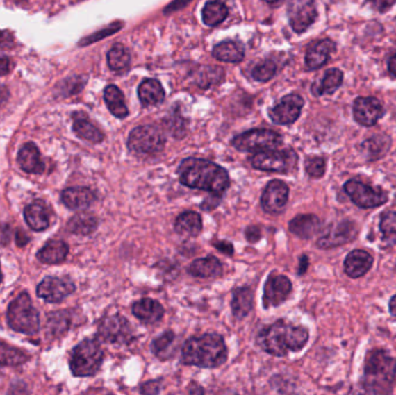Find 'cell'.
Instances as JSON below:
<instances>
[{
  "label": "cell",
  "mask_w": 396,
  "mask_h": 395,
  "mask_svg": "<svg viewBox=\"0 0 396 395\" xmlns=\"http://www.w3.org/2000/svg\"><path fill=\"white\" fill-rule=\"evenodd\" d=\"M132 313L135 318L139 319L144 323L152 325V323L159 322L163 318L165 310L159 301L151 299V298H144L132 305Z\"/></svg>",
  "instance_id": "21"
},
{
  "label": "cell",
  "mask_w": 396,
  "mask_h": 395,
  "mask_svg": "<svg viewBox=\"0 0 396 395\" xmlns=\"http://www.w3.org/2000/svg\"><path fill=\"white\" fill-rule=\"evenodd\" d=\"M166 138L154 126H140L132 130L128 138L129 150L138 156H151L161 152Z\"/></svg>",
  "instance_id": "8"
},
{
  "label": "cell",
  "mask_w": 396,
  "mask_h": 395,
  "mask_svg": "<svg viewBox=\"0 0 396 395\" xmlns=\"http://www.w3.org/2000/svg\"><path fill=\"white\" fill-rule=\"evenodd\" d=\"M357 235V228L354 223L344 221L337 224L330 225L324 235L317 240V246L321 249H330L344 245L351 242Z\"/></svg>",
  "instance_id": "17"
},
{
  "label": "cell",
  "mask_w": 396,
  "mask_h": 395,
  "mask_svg": "<svg viewBox=\"0 0 396 395\" xmlns=\"http://www.w3.org/2000/svg\"><path fill=\"white\" fill-rule=\"evenodd\" d=\"M227 360V346L222 336L215 333L194 336L184 343L181 362L184 365L215 369Z\"/></svg>",
  "instance_id": "3"
},
{
  "label": "cell",
  "mask_w": 396,
  "mask_h": 395,
  "mask_svg": "<svg viewBox=\"0 0 396 395\" xmlns=\"http://www.w3.org/2000/svg\"><path fill=\"white\" fill-rule=\"evenodd\" d=\"M344 190L350 197L351 201L357 207L363 208V209L380 207L388 200V195L386 194L385 190L366 185L365 182L358 178L349 180L344 185Z\"/></svg>",
  "instance_id": "11"
},
{
  "label": "cell",
  "mask_w": 396,
  "mask_h": 395,
  "mask_svg": "<svg viewBox=\"0 0 396 395\" xmlns=\"http://www.w3.org/2000/svg\"><path fill=\"white\" fill-rule=\"evenodd\" d=\"M174 339H175V334L172 330L163 333V335H160L153 341L152 346H151L152 353L156 357H159L160 360H166L165 357L168 356V349L174 342Z\"/></svg>",
  "instance_id": "43"
},
{
  "label": "cell",
  "mask_w": 396,
  "mask_h": 395,
  "mask_svg": "<svg viewBox=\"0 0 396 395\" xmlns=\"http://www.w3.org/2000/svg\"><path fill=\"white\" fill-rule=\"evenodd\" d=\"M281 135L269 129H254L240 133L232 140L233 146L242 152H261L281 146Z\"/></svg>",
  "instance_id": "9"
},
{
  "label": "cell",
  "mask_w": 396,
  "mask_h": 395,
  "mask_svg": "<svg viewBox=\"0 0 396 395\" xmlns=\"http://www.w3.org/2000/svg\"><path fill=\"white\" fill-rule=\"evenodd\" d=\"M335 48L336 44L331 40H323L321 42L316 43L306 53V67L309 70H316L323 67L329 60L330 53H333Z\"/></svg>",
  "instance_id": "25"
},
{
  "label": "cell",
  "mask_w": 396,
  "mask_h": 395,
  "mask_svg": "<svg viewBox=\"0 0 396 395\" xmlns=\"http://www.w3.org/2000/svg\"><path fill=\"white\" fill-rule=\"evenodd\" d=\"M182 185L188 188L210 192L222 197L229 187V173L225 168L199 158H187L177 169Z\"/></svg>",
  "instance_id": "1"
},
{
  "label": "cell",
  "mask_w": 396,
  "mask_h": 395,
  "mask_svg": "<svg viewBox=\"0 0 396 395\" xmlns=\"http://www.w3.org/2000/svg\"><path fill=\"white\" fill-rule=\"evenodd\" d=\"M191 0H173L172 4L168 5L166 8H165V13L168 15V13H173V12L179 11L181 8H185Z\"/></svg>",
  "instance_id": "48"
},
{
  "label": "cell",
  "mask_w": 396,
  "mask_h": 395,
  "mask_svg": "<svg viewBox=\"0 0 396 395\" xmlns=\"http://www.w3.org/2000/svg\"><path fill=\"white\" fill-rule=\"evenodd\" d=\"M304 107V99L298 94H288L281 99L274 108L269 112L271 121L276 124L288 126L298 119Z\"/></svg>",
  "instance_id": "16"
},
{
  "label": "cell",
  "mask_w": 396,
  "mask_h": 395,
  "mask_svg": "<svg viewBox=\"0 0 396 395\" xmlns=\"http://www.w3.org/2000/svg\"><path fill=\"white\" fill-rule=\"evenodd\" d=\"M261 237V230L257 228V226H249L247 228L246 230V238L248 242H251V244H255V242L260 240Z\"/></svg>",
  "instance_id": "50"
},
{
  "label": "cell",
  "mask_w": 396,
  "mask_h": 395,
  "mask_svg": "<svg viewBox=\"0 0 396 395\" xmlns=\"http://www.w3.org/2000/svg\"><path fill=\"white\" fill-rule=\"evenodd\" d=\"M380 230L386 244L396 245V212L389 211L382 216Z\"/></svg>",
  "instance_id": "42"
},
{
  "label": "cell",
  "mask_w": 396,
  "mask_h": 395,
  "mask_svg": "<svg viewBox=\"0 0 396 395\" xmlns=\"http://www.w3.org/2000/svg\"><path fill=\"white\" fill-rule=\"evenodd\" d=\"M17 164L22 171L29 174H42L45 169L40 150L33 143L24 144L21 147L17 153Z\"/></svg>",
  "instance_id": "20"
},
{
  "label": "cell",
  "mask_w": 396,
  "mask_h": 395,
  "mask_svg": "<svg viewBox=\"0 0 396 395\" xmlns=\"http://www.w3.org/2000/svg\"><path fill=\"white\" fill-rule=\"evenodd\" d=\"M71 315L67 311L52 312L48 315V329L52 336H62L69 330Z\"/></svg>",
  "instance_id": "39"
},
{
  "label": "cell",
  "mask_w": 396,
  "mask_h": 395,
  "mask_svg": "<svg viewBox=\"0 0 396 395\" xmlns=\"http://www.w3.org/2000/svg\"><path fill=\"white\" fill-rule=\"evenodd\" d=\"M73 117V131L76 133V136L90 143H101L104 140V133L97 126H94L86 116L83 114H74Z\"/></svg>",
  "instance_id": "28"
},
{
  "label": "cell",
  "mask_w": 396,
  "mask_h": 395,
  "mask_svg": "<svg viewBox=\"0 0 396 395\" xmlns=\"http://www.w3.org/2000/svg\"><path fill=\"white\" fill-rule=\"evenodd\" d=\"M250 162L255 169L272 173L288 174L295 171L298 164V156L292 149L286 150H265L257 152L250 158Z\"/></svg>",
  "instance_id": "7"
},
{
  "label": "cell",
  "mask_w": 396,
  "mask_h": 395,
  "mask_svg": "<svg viewBox=\"0 0 396 395\" xmlns=\"http://www.w3.org/2000/svg\"><path fill=\"white\" fill-rule=\"evenodd\" d=\"M288 187L281 180H272L264 188L261 196V205L267 214H279L288 203Z\"/></svg>",
  "instance_id": "13"
},
{
  "label": "cell",
  "mask_w": 396,
  "mask_h": 395,
  "mask_svg": "<svg viewBox=\"0 0 396 395\" xmlns=\"http://www.w3.org/2000/svg\"><path fill=\"white\" fill-rule=\"evenodd\" d=\"M95 201V194L87 187H71L62 192V202L71 210H83Z\"/></svg>",
  "instance_id": "19"
},
{
  "label": "cell",
  "mask_w": 396,
  "mask_h": 395,
  "mask_svg": "<svg viewBox=\"0 0 396 395\" xmlns=\"http://www.w3.org/2000/svg\"><path fill=\"white\" fill-rule=\"evenodd\" d=\"M383 115V107L375 98H358L354 103V119L361 126H372Z\"/></svg>",
  "instance_id": "18"
},
{
  "label": "cell",
  "mask_w": 396,
  "mask_h": 395,
  "mask_svg": "<svg viewBox=\"0 0 396 395\" xmlns=\"http://www.w3.org/2000/svg\"><path fill=\"white\" fill-rule=\"evenodd\" d=\"M159 391V380L149 381L142 386V393L144 394H156Z\"/></svg>",
  "instance_id": "49"
},
{
  "label": "cell",
  "mask_w": 396,
  "mask_h": 395,
  "mask_svg": "<svg viewBox=\"0 0 396 395\" xmlns=\"http://www.w3.org/2000/svg\"><path fill=\"white\" fill-rule=\"evenodd\" d=\"M373 259L365 251L356 249L347 256L344 261V270L352 278L364 276L368 270L371 269Z\"/></svg>",
  "instance_id": "24"
},
{
  "label": "cell",
  "mask_w": 396,
  "mask_h": 395,
  "mask_svg": "<svg viewBox=\"0 0 396 395\" xmlns=\"http://www.w3.org/2000/svg\"><path fill=\"white\" fill-rule=\"evenodd\" d=\"M12 41V37H10L8 32H3L0 31V47H7L8 43Z\"/></svg>",
  "instance_id": "54"
},
{
  "label": "cell",
  "mask_w": 396,
  "mask_h": 395,
  "mask_svg": "<svg viewBox=\"0 0 396 395\" xmlns=\"http://www.w3.org/2000/svg\"><path fill=\"white\" fill-rule=\"evenodd\" d=\"M28 242H29V237H28V235H26L24 231H21V230L20 231H17V245L22 247V246L26 245Z\"/></svg>",
  "instance_id": "53"
},
{
  "label": "cell",
  "mask_w": 396,
  "mask_h": 395,
  "mask_svg": "<svg viewBox=\"0 0 396 395\" xmlns=\"http://www.w3.org/2000/svg\"><path fill=\"white\" fill-rule=\"evenodd\" d=\"M203 228L201 215L194 211H187L181 214L175 221V231L183 237H196Z\"/></svg>",
  "instance_id": "32"
},
{
  "label": "cell",
  "mask_w": 396,
  "mask_h": 395,
  "mask_svg": "<svg viewBox=\"0 0 396 395\" xmlns=\"http://www.w3.org/2000/svg\"><path fill=\"white\" fill-rule=\"evenodd\" d=\"M130 60H131V57H130L129 50L121 43H116L108 51V67H110L113 71L124 70L130 65Z\"/></svg>",
  "instance_id": "38"
},
{
  "label": "cell",
  "mask_w": 396,
  "mask_h": 395,
  "mask_svg": "<svg viewBox=\"0 0 396 395\" xmlns=\"http://www.w3.org/2000/svg\"><path fill=\"white\" fill-rule=\"evenodd\" d=\"M104 101H106L109 112L115 117L125 119L129 115V109L125 105L124 96L117 86L109 85L106 87L104 90Z\"/></svg>",
  "instance_id": "33"
},
{
  "label": "cell",
  "mask_w": 396,
  "mask_h": 395,
  "mask_svg": "<svg viewBox=\"0 0 396 395\" xmlns=\"http://www.w3.org/2000/svg\"><path fill=\"white\" fill-rule=\"evenodd\" d=\"M28 360H29V356L24 351L0 341V365L1 367H17V365L26 363Z\"/></svg>",
  "instance_id": "37"
},
{
  "label": "cell",
  "mask_w": 396,
  "mask_h": 395,
  "mask_svg": "<svg viewBox=\"0 0 396 395\" xmlns=\"http://www.w3.org/2000/svg\"><path fill=\"white\" fill-rule=\"evenodd\" d=\"M0 283H1V269H0Z\"/></svg>",
  "instance_id": "59"
},
{
  "label": "cell",
  "mask_w": 396,
  "mask_h": 395,
  "mask_svg": "<svg viewBox=\"0 0 396 395\" xmlns=\"http://www.w3.org/2000/svg\"><path fill=\"white\" fill-rule=\"evenodd\" d=\"M265 1L267 4L271 5V6H278V5H281L284 0H263Z\"/></svg>",
  "instance_id": "58"
},
{
  "label": "cell",
  "mask_w": 396,
  "mask_h": 395,
  "mask_svg": "<svg viewBox=\"0 0 396 395\" xmlns=\"http://www.w3.org/2000/svg\"><path fill=\"white\" fill-rule=\"evenodd\" d=\"M388 70L394 77H396V53L390 58V60H389Z\"/></svg>",
  "instance_id": "55"
},
{
  "label": "cell",
  "mask_w": 396,
  "mask_h": 395,
  "mask_svg": "<svg viewBox=\"0 0 396 395\" xmlns=\"http://www.w3.org/2000/svg\"><path fill=\"white\" fill-rule=\"evenodd\" d=\"M104 350L97 339H85L73 349L69 367L76 377H92L100 370Z\"/></svg>",
  "instance_id": "6"
},
{
  "label": "cell",
  "mask_w": 396,
  "mask_h": 395,
  "mask_svg": "<svg viewBox=\"0 0 396 395\" xmlns=\"http://www.w3.org/2000/svg\"><path fill=\"white\" fill-rule=\"evenodd\" d=\"M368 1L375 11L381 12V13L390 10L396 3V0H368Z\"/></svg>",
  "instance_id": "47"
},
{
  "label": "cell",
  "mask_w": 396,
  "mask_h": 395,
  "mask_svg": "<svg viewBox=\"0 0 396 395\" xmlns=\"http://www.w3.org/2000/svg\"><path fill=\"white\" fill-rule=\"evenodd\" d=\"M69 254V246L62 240H50L38 253V259L45 264H59L64 262Z\"/></svg>",
  "instance_id": "26"
},
{
  "label": "cell",
  "mask_w": 396,
  "mask_h": 395,
  "mask_svg": "<svg viewBox=\"0 0 396 395\" xmlns=\"http://www.w3.org/2000/svg\"><path fill=\"white\" fill-rule=\"evenodd\" d=\"M97 225L99 221L93 215L80 212L69 219L67 231L76 235H90L97 231Z\"/></svg>",
  "instance_id": "36"
},
{
  "label": "cell",
  "mask_w": 396,
  "mask_h": 395,
  "mask_svg": "<svg viewBox=\"0 0 396 395\" xmlns=\"http://www.w3.org/2000/svg\"><path fill=\"white\" fill-rule=\"evenodd\" d=\"M122 27H123V22H114V24H111V25L101 29L99 32L94 33V34L88 36V37H85V39L79 43V46H87V44H90V43L100 41V40L104 39V37H107V36L113 35L115 33H117L118 31H121Z\"/></svg>",
  "instance_id": "45"
},
{
  "label": "cell",
  "mask_w": 396,
  "mask_h": 395,
  "mask_svg": "<svg viewBox=\"0 0 396 395\" xmlns=\"http://www.w3.org/2000/svg\"><path fill=\"white\" fill-rule=\"evenodd\" d=\"M308 332L302 326L278 320L264 327L257 336V344L272 356H286L290 351H299L308 341Z\"/></svg>",
  "instance_id": "2"
},
{
  "label": "cell",
  "mask_w": 396,
  "mask_h": 395,
  "mask_svg": "<svg viewBox=\"0 0 396 395\" xmlns=\"http://www.w3.org/2000/svg\"><path fill=\"white\" fill-rule=\"evenodd\" d=\"M229 15L226 0H211L205 4L201 11V18L205 25L215 27L222 24Z\"/></svg>",
  "instance_id": "35"
},
{
  "label": "cell",
  "mask_w": 396,
  "mask_h": 395,
  "mask_svg": "<svg viewBox=\"0 0 396 395\" xmlns=\"http://www.w3.org/2000/svg\"><path fill=\"white\" fill-rule=\"evenodd\" d=\"M24 219L33 231L42 232L50 225L49 209L42 201H35L24 209Z\"/></svg>",
  "instance_id": "22"
},
{
  "label": "cell",
  "mask_w": 396,
  "mask_h": 395,
  "mask_svg": "<svg viewBox=\"0 0 396 395\" xmlns=\"http://www.w3.org/2000/svg\"><path fill=\"white\" fill-rule=\"evenodd\" d=\"M165 126L174 138H183L187 133V121L181 115L180 110H173L165 119Z\"/></svg>",
  "instance_id": "41"
},
{
  "label": "cell",
  "mask_w": 396,
  "mask_h": 395,
  "mask_svg": "<svg viewBox=\"0 0 396 395\" xmlns=\"http://www.w3.org/2000/svg\"><path fill=\"white\" fill-rule=\"evenodd\" d=\"M343 81V74L338 69H330L326 71L322 79L313 84L312 92L315 96L333 94L340 88Z\"/></svg>",
  "instance_id": "34"
},
{
  "label": "cell",
  "mask_w": 396,
  "mask_h": 395,
  "mask_svg": "<svg viewBox=\"0 0 396 395\" xmlns=\"http://www.w3.org/2000/svg\"><path fill=\"white\" fill-rule=\"evenodd\" d=\"M288 17L295 33L306 32L317 18L314 0H290Z\"/></svg>",
  "instance_id": "12"
},
{
  "label": "cell",
  "mask_w": 396,
  "mask_h": 395,
  "mask_svg": "<svg viewBox=\"0 0 396 395\" xmlns=\"http://www.w3.org/2000/svg\"><path fill=\"white\" fill-rule=\"evenodd\" d=\"M291 291L292 283L288 277L271 274L264 284V308H276L278 305L283 304Z\"/></svg>",
  "instance_id": "14"
},
{
  "label": "cell",
  "mask_w": 396,
  "mask_h": 395,
  "mask_svg": "<svg viewBox=\"0 0 396 395\" xmlns=\"http://www.w3.org/2000/svg\"><path fill=\"white\" fill-rule=\"evenodd\" d=\"M10 71V62L6 57H0V77L6 76Z\"/></svg>",
  "instance_id": "52"
},
{
  "label": "cell",
  "mask_w": 396,
  "mask_h": 395,
  "mask_svg": "<svg viewBox=\"0 0 396 395\" xmlns=\"http://www.w3.org/2000/svg\"><path fill=\"white\" fill-rule=\"evenodd\" d=\"M76 291L74 284L69 280L48 276L38 284V296L48 303H60Z\"/></svg>",
  "instance_id": "15"
},
{
  "label": "cell",
  "mask_w": 396,
  "mask_h": 395,
  "mask_svg": "<svg viewBox=\"0 0 396 395\" xmlns=\"http://www.w3.org/2000/svg\"><path fill=\"white\" fill-rule=\"evenodd\" d=\"M97 336L104 342L126 346L135 339L133 327L121 314L109 315L102 319L97 328Z\"/></svg>",
  "instance_id": "10"
},
{
  "label": "cell",
  "mask_w": 396,
  "mask_h": 395,
  "mask_svg": "<svg viewBox=\"0 0 396 395\" xmlns=\"http://www.w3.org/2000/svg\"><path fill=\"white\" fill-rule=\"evenodd\" d=\"M321 226V221L314 215H300L290 221L288 230L299 238L311 239L317 235Z\"/></svg>",
  "instance_id": "23"
},
{
  "label": "cell",
  "mask_w": 396,
  "mask_h": 395,
  "mask_svg": "<svg viewBox=\"0 0 396 395\" xmlns=\"http://www.w3.org/2000/svg\"><path fill=\"white\" fill-rule=\"evenodd\" d=\"M224 77H225V72L222 67H201L197 76L198 86L201 88L211 87L212 85L219 84Z\"/></svg>",
  "instance_id": "40"
},
{
  "label": "cell",
  "mask_w": 396,
  "mask_h": 395,
  "mask_svg": "<svg viewBox=\"0 0 396 395\" xmlns=\"http://www.w3.org/2000/svg\"><path fill=\"white\" fill-rule=\"evenodd\" d=\"M232 312L238 320L246 318L254 308V294L249 287H239L233 292Z\"/></svg>",
  "instance_id": "30"
},
{
  "label": "cell",
  "mask_w": 396,
  "mask_h": 395,
  "mask_svg": "<svg viewBox=\"0 0 396 395\" xmlns=\"http://www.w3.org/2000/svg\"><path fill=\"white\" fill-rule=\"evenodd\" d=\"M396 360L382 350L368 353L363 386L371 394H387L395 383Z\"/></svg>",
  "instance_id": "4"
},
{
  "label": "cell",
  "mask_w": 396,
  "mask_h": 395,
  "mask_svg": "<svg viewBox=\"0 0 396 395\" xmlns=\"http://www.w3.org/2000/svg\"><path fill=\"white\" fill-rule=\"evenodd\" d=\"M7 320L10 328L26 335H35L40 330V314L27 292L21 294L10 303Z\"/></svg>",
  "instance_id": "5"
},
{
  "label": "cell",
  "mask_w": 396,
  "mask_h": 395,
  "mask_svg": "<svg viewBox=\"0 0 396 395\" xmlns=\"http://www.w3.org/2000/svg\"><path fill=\"white\" fill-rule=\"evenodd\" d=\"M188 273L195 277H203V278H208V277H217L220 276L222 274V266L220 261H219L215 256H208V258H203V259L195 260L194 262L191 263Z\"/></svg>",
  "instance_id": "29"
},
{
  "label": "cell",
  "mask_w": 396,
  "mask_h": 395,
  "mask_svg": "<svg viewBox=\"0 0 396 395\" xmlns=\"http://www.w3.org/2000/svg\"><path fill=\"white\" fill-rule=\"evenodd\" d=\"M277 71V67L272 60H264L263 63L258 64L253 71H251V77L254 81H260V83H265L270 81L274 77Z\"/></svg>",
  "instance_id": "44"
},
{
  "label": "cell",
  "mask_w": 396,
  "mask_h": 395,
  "mask_svg": "<svg viewBox=\"0 0 396 395\" xmlns=\"http://www.w3.org/2000/svg\"><path fill=\"white\" fill-rule=\"evenodd\" d=\"M389 308H390V312H392L393 315L396 317V296L392 298V301L389 303Z\"/></svg>",
  "instance_id": "57"
},
{
  "label": "cell",
  "mask_w": 396,
  "mask_h": 395,
  "mask_svg": "<svg viewBox=\"0 0 396 395\" xmlns=\"http://www.w3.org/2000/svg\"><path fill=\"white\" fill-rule=\"evenodd\" d=\"M306 171L311 178H321L326 171V161L323 158H308L305 162Z\"/></svg>",
  "instance_id": "46"
},
{
  "label": "cell",
  "mask_w": 396,
  "mask_h": 395,
  "mask_svg": "<svg viewBox=\"0 0 396 395\" xmlns=\"http://www.w3.org/2000/svg\"><path fill=\"white\" fill-rule=\"evenodd\" d=\"M307 264H308V260L305 255L302 256V261H300V266H302V269H299V274H304L307 269Z\"/></svg>",
  "instance_id": "56"
},
{
  "label": "cell",
  "mask_w": 396,
  "mask_h": 395,
  "mask_svg": "<svg viewBox=\"0 0 396 395\" xmlns=\"http://www.w3.org/2000/svg\"><path fill=\"white\" fill-rule=\"evenodd\" d=\"M212 55L226 63H240L245 57V47L238 41H224L213 48Z\"/></svg>",
  "instance_id": "27"
},
{
  "label": "cell",
  "mask_w": 396,
  "mask_h": 395,
  "mask_svg": "<svg viewBox=\"0 0 396 395\" xmlns=\"http://www.w3.org/2000/svg\"><path fill=\"white\" fill-rule=\"evenodd\" d=\"M213 245H215V249H219V251L224 253V254H227V255H233V253H234L232 244L226 242V240H224V242H213Z\"/></svg>",
  "instance_id": "51"
},
{
  "label": "cell",
  "mask_w": 396,
  "mask_h": 395,
  "mask_svg": "<svg viewBox=\"0 0 396 395\" xmlns=\"http://www.w3.org/2000/svg\"><path fill=\"white\" fill-rule=\"evenodd\" d=\"M138 96L142 105L156 106L165 100V91L156 79H145L139 85Z\"/></svg>",
  "instance_id": "31"
}]
</instances>
